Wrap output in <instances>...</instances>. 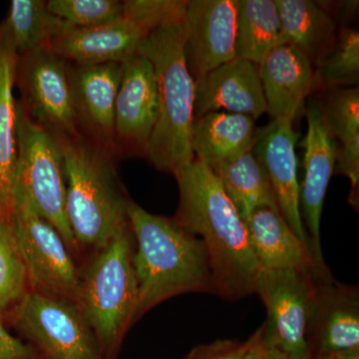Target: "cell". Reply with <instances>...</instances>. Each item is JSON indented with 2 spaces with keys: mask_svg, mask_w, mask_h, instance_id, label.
<instances>
[{
  "mask_svg": "<svg viewBox=\"0 0 359 359\" xmlns=\"http://www.w3.org/2000/svg\"><path fill=\"white\" fill-rule=\"evenodd\" d=\"M247 341L219 339L194 347L182 359H244Z\"/></svg>",
  "mask_w": 359,
  "mask_h": 359,
  "instance_id": "obj_32",
  "label": "cell"
},
{
  "mask_svg": "<svg viewBox=\"0 0 359 359\" xmlns=\"http://www.w3.org/2000/svg\"><path fill=\"white\" fill-rule=\"evenodd\" d=\"M41 359H104L95 332L77 304L30 290L4 320Z\"/></svg>",
  "mask_w": 359,
  "mask_h": 359,
  "instance_id": "obj_7",
  "label": "cell"
},
{
  "mask_svg": "<svg viewBox=\"0 0 359 359\" xmlns=\"http://www.w3.org/2000/svg\"><path fill=\"white\" fill-rule=\"evenodd\" d=\"M18 156L15 193L58 231L68 249L78 256L65 212V163L60 143L32 121L18 100Z\"/></svg>",
  "mask_w": 359,
  "mask_h": 359,
  "instance_id": "obj_6",
  "label": "cell"
},
{
  "mask_svg": "<svg viewBox=\"0 0 359 359\" xmlns=\"http://www.w3.org/2000/svg\"><path fill=\"white\" fill-rule=\"evenodd\" d=\"M250 247L262 271H313L316 266L311 248L297 237L278 210L261 208L245 221Z\"/></svg>",
  "mask_w": 359,
  "mask_h": 359,
  "instance_id": "obj_20",
  "label": "cell"
},
{
  "mask_svg": "<svg viewBox=\"0 0 359 359\" xmlns=\"http://www.w3.org/2000/svg\"><path fill=\"white\" fill-rule=\"evenodd\" d=\"M299 137L301 134L295 131L294 122L275 119L257 132L252 152L266 171L283 219L297 237L309 245L299 204L301 185L295 152Z\"/></svg>",
  "mask_w": 359,
  "mask_h": 359,
  "instance_id": "obj_14",
  "label": "cell"
},
{
  "mask_svg": "<svg viewBox=\"0 0 359 359\" xmlns=\"http://www.w3.org/2000/svg\"><path fill=\"white\" fill-rule=\"evenodd\" d=\"M13 217L32 290L75 302L80 268L60 233L21 194L14 196Z\"/></svg>",
  "mask_w": 359,
  "mask_h": 359,
  "instance_id": "obj_10",
  "label": "cell"
},
{
  "mask_svg": "<svg viewBox=\"0 0 359 359\" xmlns=\"http://www.w3.org/2000/svg\"><path fill=\"white\" fill-rule=\"evenodd\" d=\"M287 43L275 0H237L236 56L259 66L278 45Z\"/></svg>",
  "mask_w": 359,
  "mask_h": 359,
  "instance_id": "obj_26",
  "label": "cell"
},
{
  "mask_svg": "<svg viewBox=\"0 0 359 359\" xmlns=\"http://www.w3.org/2000/svg\"><path fill=\"white\" fill-rule=\"evenodd\" d=\"M175 178L179 205L173 218L204 244L216 294L238 301L256 294L262 269L250 247L245 221L218 178L196 159Z\"/></svg>",
  "mask_w": 359,
  "mask_h": 359,
  "instance_id": "obj_1",
  "label": "cell"
},
{
  "mask_svg": "<svg viewBox=\"0 0 359 359\" xmlns=\"http://www.w3.org/2000/svg\"><path fill=\"white\" fill-rule=\"evenodd\" d=\"M15 87L28 117L56 139L79 134L69 79V63L48 48L18 55Z\"/></svg>",
  "mask_w": 359,
  "mask_h": 359,
  "instance_id": "obj_9",
  "label": "cell"
},
{
  "mask_svg": "<svg viewBox=\"0 0 359 359\" xmlns=\"http://www.w3.org/2000/svg\"><path fill=\"white\" fill-rule=\"evenodd\" d=\"M210 112L237 113L255 120L266 113L259 66L236 57L195 84V118Z\"/></svg>",
  "mask_w": 359,
  "mask_h": 359,
  "instance_id": "obj_17",
  "label": "cell"
},
{
  "mask_svg": "<svg viewBox=\"0 0 359 359\" xmlns=\"http://www.w3.org/2000/svg\"><path fill=\"white\" fill-rule=\"evenodd\" d=\"M212 172L244 221L261 208L278 210L266 171L252 150L226 161Z\"/></svg>",
  "mask_w": 359,
  "mask_h": 359,
  "instance_id": "obj_25",
  "label": "cell"
},
{
  "mask_svg": "<svg viewBox=\"0 0 359 359\" xmlns=\"http://www.w3.org/2000/svg\"><path fill=\"white\" fill-rule=\"evenodd\" d=\"M184 44L182 23L151 32L137 51L152 63L159 95V116L145 158L158 171L174 176L195 160V83L187 67Z\"/></svg>",
  "mask_w": 359,
  "mask_h": 359,
  "instance_id": "obj_4",
  "label": "cell"
},
{
  "mask_svg": "<svg viewBox=\"0 0 359 359\" xmlns=\"http://www.w3.org/2000/svg\"><path fill=\"white\" fill-rule=\"evenodd\" d=\"M313 271H262L256 294L266 311L264 339L290 359H313L311 328L318 290Z\"/></svg>",
  "mask_w": 359,
  "mask_h": 359,
  "instance_id": "obj_8",
  "label": "cell"
},
{
  "mask_svg": "<svg viewBox=\"0 0 359 359\" xmlns=\"http://www.w3.org/2000/svg\"><path fill=\"white\" fill-rule=\"evenodd\" d=\"M121 70V63H69L71 91L78 128L85 136L113 151L115 104Z\"/></svg>",
  "mask_w": 359,
  "mask_h": 359,
  "instance_id": "obj_15",
  "label": "cell"
},
{
  "mask_svg": "<svg viewBox=\"0 0 359 359\" xmlns=\"http://www.w3.org/2000/svg\"><path fill=\"white\" fill-rule=\"evenodd\" d=\"M275 1L285 41L302 52L314 67L337 39V23L332 13L311 0Z\"/></svg>",
  "mask_w": 359,
  "mask_h": 359,
  "instance_id": "obj_24",
  "label": "cell"
},
{
  "mask_svg": "<svg viewBox=\"0 0 359 359\" xmlns=\"http://www.w3.org/2000/svg\"><path fill=\"white\" fill-rule=\"evenodd\" d=\"M189 0H124L123 15L140 27L146 34L182 25Z\"/></svg>",
  "mask_w": 359,
  "mask_h": 359,
  "instance_id": "obj_31",
  "label": "cell"
},
{
  "mask_svg": "<svg viewBox=\"0 0 359 359\" xmlns=\"http://www.w3.org/2000/svg\"><path fill=\"white\" fill-rule=\"evenodd\" d=\"M146 34L124 15L93 27H69L47 48L68 63L99 65L122 63L137 53Z\"/></svg>",
  "mask_w": 359,
  "mask_h": 359,
  "instance_id": "obj_18",
  "label": "cell"
},
{
  "mask_svg": "<svg viewBox=\"0 0 359 359\" xmlns=\"http://www.w3.org/2000/svg\"><path fill=\"white\" fill-rule=\"evenodd\" d=\"M29 276L18 244L13 215L0 217V320H6L28 292Z\"/></svg>",
  "mask_w": 359,
  "mask_h": 359,
  "instance_id": "obj_28",
  "label": "cell"
},
{
  "mask_svg": "<svg viewBox=\"0 0 359 359\" xmlns=\"http://www.w3.org/2000/svg\"><path fill=\"white\" fill-rule=\"evenodd\" d=\"M313 359H359V348L323 354Z\"/></svg>",
  "mask_w": 359,
  "mask_h": 359,
  "instance_id": "obj_35",
  "label": "cell"
},
{
  "mask_svg": "<svg viewBox=\"0 0 359 359\" xmlns=\"http://www.w3.org/2000/svg\"><path fill=\"white\" fill-rule=\"evenodd\" d=\"M306 112L308 130L304 138V180L299 204L309 247L320 271H328L320 242V221L330 180L337 165L339 145L328 127L320 103L313 101Z\"/></svg>",
  "mask_w": 359,
  "mask_h": 359,
  "instance_id": "obj_13",
  "label": "cell"
},
{
  "mask_svg": "<svg viewBox=\"0 0 359 359\" xmlns=\"http://www.w3.org/2000/svg\"><path fill=\"white\" fill-rule=\"evenodd\" d=\"M266 113L275 119H294L306 108L314 91V67L302 52L290 43L273 49L259 65Z\"/></svg>",
  "mask_w": 359,
  "mask_h": 359,
  "instance_id": "obj_19",
  "label": "cell"
},
{
  "mask_svg": "<svg viewBox=\"0 0 359 359\" xmlns=\"http://www.w3.org/2000/svg\"><path fill=\"white\" fill-rule=\"evenodd\" d=\"M358 80L359 32L342 27L332 48L314 66V91L354 87Z\"/></svg>",
  "mask_w": 359,
  "mask_h": 359,
  "instance_id": "obj_29",
  "label": "cell"
},
{
  "mask_svg": "<svg viewBox=\"0 0 359 359\" xmlns=\"http://www.w3.org/2000/svg\"><path fill=\"white\" fill-rule=\"evenodd\" d=\"M128 219L135 241L138 283L135 323L158 304L191 292L216 294L207 250L201 238L174 218L151 214L130 201Z\"/></svg>",
  "mask_w": 359,
  "mask_h": 359,
  "instance_id": "obj_2",
  "label": "cell"
},
{
  "mask_svg": "<svg viewBox=\"0 0 359 359\" xmlns=\"http://www.w3.org/2000/svg\"><path fill=\"white\" fill-rule=\"evenodd\" d=\"M311 347L313 358L359 348L358 289L335 282L330 273L318 276Z\"/></svg>",
  "mask_w": 359,
  "mask_h": 359,
  "instance_id": "obj_16",
  "label": "cell"
},
{
  "mask_svg": "<svg viewBox=\"0 0 359 359\" xmlns=\"http://www.w3.org/2000/svg\"><path fill=\"white\" fill-rule=\"evenodd\" d=\"M1 22L18 55L47 48L70 26L49 11L45 0H13Z\"/></svg>",
  "mask_w": 359,
  "mask_h": 359,
  "instance_id": "obj_27",
  "label": "cell"
},
{
  "mask_svg": "<svg viewBox=\"0 0 359 359\" xmlns=\"http://www.w3.org/2000/svg\"><path fill=\"white\" fill-rule=\"evenodd\" d=\"M256 120L229 112L196 117L192 130L194 158L212 170L254 148Z\"/></svg>",
  "mask_w": 359,
  "mask_h": 359,
  "instance_id": "obj_22",
  "label": "cell"
},
{
  "mask_svg": "<svg viewBox=\"0 0 359 359\" xmlns=\"http://www.w3.org/2000/svg\"><path fill=\"white\" fill-rule=\"evenodd\" d=\"M18 53L0 22V217L13 215L18 156V100L14 97Z\"/></svg>",
  "mask_w": 359,
  "mask_h": 359,
  "instance_id": "obj_21",
  "label": "cell"
},
{
  "mask_svg": "<svg viewBox=\"0 0 359 359\" xmlns=\"http://www.w3.org/2000/svg\"><path fill=\"white\" fill-rule=\"evenodd\" d=\"M65 163V212L78 256L102 248L128 221L129 196L115 151L80 132L57 139Z\"/></svg>",
  "mask_w": 359,
  "mask_h": 359,
  "instance_id": "obj_3",
  "label": "cell"
},
{
  "mask_svg": "<svg viewBox=\"0 0 359 359\" xmlns=\"http://www.w3.org/2000/svg\"><path fill=\"white\" fill-rule=\"evenodd\" d=\"M134 250L128 219L80 268L75 304L95 332L104 359H118L125 335L135 325L138 283Z\"/></svg>",
  "mask_w": 359,
  "mask_h": 359,
  "instance_id": "obj_5",
  "label": "cell"
},
{
  "mask_svg": "<svg viewBox=\"0 0 359 359\" xmlns=\"http://www.w3.org/2000/svg\"><path fill=\"white\" fill-rule=\"evenodd\" d=\"M121 65L115 104V152L119 158L146 157L159 116L157 78L152 63L141 54Z\"/></svg>",
  "mask_w": 359,
  "mask_h": 359,
  "instance_id": "obj_11",
  "label": "cell"
},
{
  "mask_svg": "<svg viewBox=\"0 0 359 359\" xmlns=\"http://www.w3.org/2000/svg\"><path fill=\"white\" fill-rule=\"evenodd\" d=\"M47 7L72 27H93L120 18L123 1L119 0H48Z\"/></svg>",
  "mask_w": 359,
  "mask_h": 359,
  "instance_id": "obj_30",
  "label": "cell"
},
{
  "mask_svg": "<svg viewBox=\"0 0 359 359\" xmlns=\"http://www.w3.org/2000/svg\"><path fill=\"white\" fill-rule=\"evenodd\" d=\"M245 341H247V349H245L244 359H290L275 347L269 346L264 339L262 327H259V330Z\"/></svg>",
  "mask_w": 359,
  "mask_h": 359,
  "instance_id": "obj_34",
  "label": "cell"
},
{
  "mask_svg": "<svg viewBox=\"0 0 359 359\" xmlns=\"http://www.w3.org/2000/svg\"><path fill=\"white\" fill-rule=\"evenodd\" d=\"M0 359H41L30 344L9 332L4 320H0Z\"/></svg>",
  "mask_w": 359,
  "mask_h": 359,
  "instance_id": "obj_33",
  "label": "cell"
},
{
  "mask_svg": "<svg viewBox=\"0 0 359 359\" xmlns=\"http://www.w3.org/2000/svg\"><path fill=\"white\" fill-rule=\"evenodd\" d=\"M328 127L340 145L334 173L351 181L348 202L356 211L359 204V88L330 90L320 103Z\"/></svg>",
  "mask_w": 359,
  "mask_h": 359,
  "instance_id": "obj_23",
  "label": "cell"
},
{
  "mask_svg": "<svg viewBox=\"0 0 359 359\" xmlns=\"http://www.w3.org/2000/svg\"><path fill=\"white\" fill-rule=\"evenodd\" d=\"M183 30L187 67L197 84L237 57V0H189Z\"/></svg>",
  "mask_w": 359,
  "mask_h": 359,
  "instance_id": "obj_12",
  "label": "cell"
}]
</instances>
